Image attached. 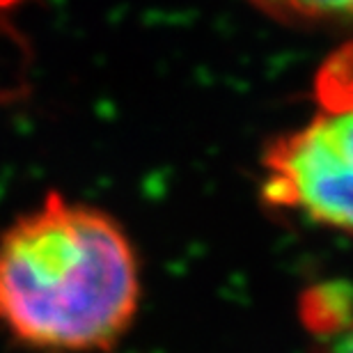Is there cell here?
Segmentation results:
<instances>
[{
    "label": "cell",
    "mask_w": 353,
    "mask_h": 353,
    "mask_svg": "<svg viewBox=\"0 0 353 353\" xmlns=\"http://www.w3.org/2000/svg\"><path fill=\"white\" fill-rule=\"evenodd\" d=\"M21 3H23V0H0V17L7 14L10 10H14V7H19Z\"/></svg>",
    "instance_id": "5b68a950"
},
{
    "label": "cell",
    "mask_w": 353,
    "mask_h": 353,
    "mask_svg": "<svg viewBox=\"0 0 353 353\" xmlns=\"http://www.w3.org/2000/svg\"><path fill=\"white\" fill-rule=\"evenodd\" d=\"M140 299L136 248L108 211L51 190L0 234V326L28 349H115Z\"/></svg>",
    "instance_id": "6da1fadb"
},
{
    "label": "cell",
    "mask_w": 353,
    "mask_h": 353,
    "mask_svg": "<svg viewBox=\"0 0 353 353\" xmlns=\"http://www.w3.org/2000/svg\"><path fill=\"white\" fill-rule=\"evenodd\" d=\"M287 23H351L353 0H248Z\"/></svg>",
    "instance_id": "3957f363"
},
{
    "label": "cell",
    "mask_w": 353,
    "mask_h": 353,
    "mask_svg": "<svg viewBox=\"0 0 353 353\" xmlns=\"http://www.w3.org/2000/svg\"><path fill=\"white\" fill-rule=\"evenodd\" d=\"M333 353H353V326L337 340Z\"/></svg>",
    "instance_id": "277c9868"
},
{
    "label": "cell",
    "mask_w": 353,
    "mask_h": 353,
    "mask_svg": "<svg viewBox=\"0 0 353 353\" xmlns=\"http://www.w3.org/2000/svg\"><path fill=\"white\" fill-rule=\"evenodd\" d=\"M319 112L262 157V197L323 228L353 232V90L316 83Z\"/></svg>",
    "instance_id": "7a4b0ae2"
}]
</instances>
